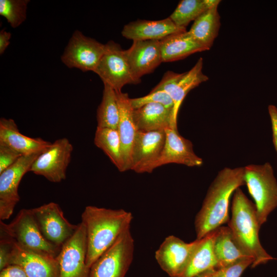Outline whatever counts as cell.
<instances>
[{
  "instance_id": "cell-1",
  "label": "cell",
  "mask_w": 277,
  "mask_h": 277,
  "mask_svg": "<svg viewBox=\"0 0 277 277\" xmlns=\"http://www.w3.org/2000/svg\"><path fill=\"white\" fill-rule=\"evenodd\" d=\"M244 173V167H225L219 171L195 216L196 239L228 222L230 199L236 189L245 184Z\"/></svg>"
},
{
  "instance_id": "cell-2",
  "label": "cell",
  "mask_w": 277,
  "mask_h": 277,
  "mask_svg": "<svg viewBox=\"0 0 277 277\" xmlns=\"http://www.w3.org/2000/svg\"><path fill=\"white\" fill-rule=\"evenodd\" d=\"M133 216L123 209L87 206L82 214L87 235L86 263L90 268L125 230L130 228Z\"/></svg>"
},
{
  "instance_id": "cell-3",
  "label": "cell",
  "mask_w": 277,
  "mask_h": 277,
  "mask_svg": "<svg viewBox=\"0 0 277 277\" xmlns=\"http://www.w3.org/2000/svg\"><path fill=\"white\" fill-rule=\"evenodd\" d=\"M228 226L240 247L254 259L252 268L273 259L260 243L259 233L261 226L255 206L240 187L233 194L231 217Z\"/></svg>"
},
{
  "instance_id": "cell-4",
  "label": "cell",
  "mask_w": 277,
  "mask_h": 277,
  "mask_svg": "<svg viewBox=\"0 0 277 277\" xmlns=\"http://www.w3.org/2000/svg\"><path fill=\"white\" fill-rule=\"evenodd\" d=\"M244 179L249 193L254 201L260 226L267 220L277 207V181L273 169L268 162L244 167Z\"/></svg>"
},
{
  "instance_id": "cell-5",
  "label": "cell",
  "mask_w": 277,
  "mask_h": 277,
  "mask_svg": "<svg viewBox=\"0 0 277 277\" xmlns=\"http://www.w3.org/2000/svg\"><path fill=\"white\" fill-rule=\"evenodd\" d=\"M1 236L21 247L56 257L61 248L48 242L41 233L30 209H23L9 224L0 222Z\"/></svg>"
},
{
  "instance_id": "cell-6",
  "label": "cell",
  "mask_w": 277,
  "mask_h": 277,
  "mask_svg": "<svg viewBox=\"0 0 277 277\" xmlns=\"http://www.w3.org/2000/svg\"><path fill=\"white\" fill-rule=\"evenodd\" d=\"M134 251V241L129 228L92 265L89 277H125L132 262Z\"/></svg>"
},
{
  "instance_id": "cell-7",
  "label": "cell",
  "mask_w": 277,
  "mask_h": 277,
  "mask_svg": "<svg viewBox=\"0 0 277 277\" xmlns=\"http://www.w3.org/2000/svg\"><path fill=\"white\" fill-rule=\"evenodd\" d=\"M105 45L104 53L94 72L104 85L109 86L118 92L122 91L125 85L141 83L132 72L125 50L112 41Z\"/></svg>"
},
{
  "instance_id": "cell-8",
  "label": "cell",
  "mask_w": 277,
  "mask_h": 277,
  "mask_svg": "<svg viewBox=\"0 0 277 277\" xmlns=\"http://www.w3.org/2000/svg\"><path fill=\"white\" fill-rule=\"evenodd\" d=\"M73 150V146L68 138L57 139L38 155L30 171L51 182L60 183L66 178Z\"/></svg>"
},
{
  "instance_id": "cell-9",
  "label": "cell",
  "mask_w": 277,
  "mask_h": 277,
  "mask_svg": "<svg viewBox=\"0 0 277 277\" xmlns=\"http://www.w3.org/2000/svg\"><path fill=\"white\" fill-rule=\"evenodd\" d=\"M87 235L81 222L73 234L62 245L56 257L58 277H89L90 268L86 263Z\"/></svg>"
},
{
  "instance_id": "cell-10",
  "label": "cell",
  "mask_w": 277,
  "mask_h": 277,
  "mask_svg": "<svg viewBox=\"0 0 277 277\" xmlns=\"http://www.w3.org/2000/svg\"><path fill=\"white\" fill-rule=\"evenodd\" d=\"M30 210L44 238L58 247L61 248L77 227L65 218L57 203L50 202Z\"/></svg>"
},
{
  "instance_id": "cell-11",
  "label": "cell",
  "mask_w": 277,
  "mask_h": 277,
  "mask_svg": "<svg viewBox=\"0 0 277 277\" xmlns=\"http://www.w3.org/2000/svg\"><path fill=\"white\" fill-rule=\"evenodd\" d=\"M105 47V44L75 30L65 49L61 60L69 68L94 72L104 53Z\"/></svg>"
},
{
  "instance_id": "cell-12",
  "label": "cell",
  "mask_w": 277,
  "mask_h": 277,
  "mask_svg": "<svg viewBox=\"0 0 277 277\" xmlns=\"http://www.w3.org/2000/svg\"><path fill=\"white\" fill-rule=\"evenodd\" d=\"M40 154V153H39ZM39 154L21 156L15 163L0 173V219H8L19 201L18 186L24 175Z\"/></svg>"
},
{
  "instance_id": "cell-13",
  "label": "cell",
  "mask_w": 277,
  "mask_h": 277,
  "mask_svg": "<svg viewBox=\"0 0 277 277\" xmlns=\"http://www.w3.org/2000/svg\"><path fill=\"white\" fill-rule=\"evenodd\" d=\"M203 60L200 57L187 72L178 73L167 71L151 91H164L170 95L174 103L173 116L176 121L181 104L188 93L208 80V76L203 73Z\"/></svg>"
},
{
  "instance_id": "cell-14",
  "label": "cell",
  "mask_w": 277,
  "mask_h": 277,
  "mask_svg": "<svg viewBox=\"0 0 277 277\" xmlns=\"http://www.w3.org/2000/svg\"><path fill=\"white\" fill-rule=\"evenodd\" d=\"M201 239L186 243L174 235L166 237L155 252L161 268L170 277H177L188 264Z\"/></svg>"
},
{
  "instance_id": "cell-15",
  "label": "cell",
  "mask_w": 277,
  "mask_h": 277,
  "mask_svg": "<svg viewBox=\"0 0 277 277\" xmlns=\"http://www.w3.org/2000/svg\"><path fill=\"white\" fill-rule=\"evenodd\" d=\"M166 138L165 130L137 131L134 142L131 170L136 173H151L160 156Z\"/></svg>"
},
{
  "instance_id": "cell-16",
  "label": "cell",
  "mask_w": 277,
  "mask_h": 277,
  "mask_svg": "<svg viewBox=\"0 0 277 277\" xmlns=\"http://www.w3.org/2000/svg\"><path fill=\"white\" fill-rule=\"evenodd\" d=\"M5 238L10 243L8 265L21 267L28 277H58L56 257L24 248L11 240Z\"/></svg>"
},
{
  "instance_id": "cell-17",
  "label": "cell",
  "mask_w": 277,
  "mask_h": 277,
  "mask_svg": "<svg viewBox=\"0 0 277 277\" xmlns=\"http://www.w3.org/2000/svg\"><path fill=\"white\" fill-rule=\"evenodd\" d=\"M166 138L164 146L155 164V169L161 166L174 163L188 167H199L203 160L194 152L190 141L181 135L177 128L169 127L165 129Z\"/></svg>"
},
{
  "instance_id": "cell-18",
  "label": "cell",
  "mask_w": 277,
  "mask_h": 277,
  "mask_svg": "<svg viewBox=\"0 0 277 277\" xmlns=\"http://www.w3.org/2000/svg\"><path fill=\"white\" fill-rule=\"evenodd\" d=\"M125 52L132 72L139 81L144 75L152 72L163 62L159 41H133L131 46Z\"/></svg>"
},
{
  "instance_id": "cell-19",
  "label": "cell",
  "mask_w": 277,
  "mask_h": 277,
  "mask_svg": "<svg viewBox=\"0 0 277 277\" xmlns=\"http://www.w3.org/2000/svg\"><path fill=\"white\" fill-rule=\"evenodd\" d=\"M52 143L41 137H31L20 132L17 124L12 118L0 119V144L6 145L22 155L39 154Z\"/></svg>"
},
{
  "instance_id": "cell-20",
  "label": "cell",
  "mask_w": 277,
  "mask_h": 277,
  "mask_svg": "<svg viewBox=\"0 0 277 277\" xmlns=\"http://www.w3.org/2000/svg\"><path fill=\"white\" fill-rule=\"evenodd\" d=\"M169 17L159 21L138 19L125 25L121 32L125 38L135 41H161L167 36L186 31Z\"/></svg>"
},
{
  "instance_id": "cell-21",
  "label": "cell",
  "mask_w": 277,
  "mask_h": 277,
  "mask_svg": "<svg viewBox=\"0 0 277 277\" xmlns=\"http://www.w3.org/2000/svg\"><path fill=\"white\" fill-rule=\"evenodd\" d=\"M133 118L138 131H154L177 128L172 109L159 103L146 104L133 109Z\"/></svg>"
},
{
  "instance_id": "cell-22",
  "label": "cell",
  "mask_w": 277,
  "mask_h": 277,
  "mask_svg": "<svg viewBox=\"0 0 277 277\" xmlns=\"http://www.w3.org/2000/svg\"><path fill=\"white\" fill-rule=\"evenodd\" d=\"M116 95L120 110L117 130L121 142L126 171L130 169L132 148L138 130L133 120V109L128 93L121 91L116 92Z\"/></svg>"
},
{
  "instance_id": "cell-23",
  "label": "cell",
  "mask_w": 277,
  "mask_h": 277,
  "mask_svg": "<svg viewBox=\"0 0 277 277\" xmlns=\"http://www.w3.org/2000/svg\"><path fill=\"white\" fill-rule=\"evenodd\" d=\"M163 62L184 59L193 53L208 50L185 32L171 34L160 41Z\"/></svg>"
},
{
  "instance_id": "cell-24",
  "label": "cell",
  "mask_w": 277,
  "mask_h": 277,
  "mask_svg": "<svg viewBox=\"0 0 277 277\" xmlns=\"http://www.w3.org/2000/svg\"><path fill=\"white\" fill-rule=\"evenodd\" d=\"M216 229L201 239L186 268L177 277H196L206 271L217 268L213 250Z\"/></svg>"
},
{
  "instance_id": "cell-25",
  "label": "cell",
  "mask_w": 277,
  "mask_h": 277,
  "mask_svg": "<svg viewBox=\"0 0 277 277\" xmlns=\"http://www.w3.org/2000/svg\"><path fill=\"white\" fill-rule=\"evenodd\" d=\"M213 250L217 262V268L246 258L252 257L238 244L228 226H222L216 229Z\"/></svg>"
},
{
  "instance_id": "cell-26",
  "label": "cell",
  "mask_w": 277,
  "mask_h": 277,
  "mask_svg": "<svg viewBox=\"0 0 277 277\" xmlns=\"http://www.w3.org/2000/svg\"><path fill=\"white\" fill-rule=\"evenodd\" d=\"M218 6L215 5L204 12L187 31L193 39L208 50L217 36L221 26Z\"/></svg>"
},
{
  "instance_id": "cell-27",
  "label": "cell",
  "mask_w": 277,
  "mask_h": 277,
  "mask_svg": "<svg viewBox=\"0 0 277 277\" xmlns=\"http://www.w3.org/2000/svg\"><path fill=\"white\" fill-rule=\"evenodd\" d=\"M94 143L120 171H125L122 144L117 130L96 127Z\"/></svg>"
},
{
  "instance_id": "cell-28",
  "label": "cell",
  "mask_w": 277,
  "mask_h": 277,
  "mask_svg": "<svg viewBox=\"0 0 277 277\" xmlns=\"http://www.w3.org/2000/svg\"><path fill=\"white\" fill-rule=\"evenodd\" d=\"M220 2V0H182L169 17L177 27L186 29L191 21Z\"/></svg>"
},
{
  "instance_id": "cell-29",
  "label": "cell",
  "mask_w": 277,
  "mask_h": 277,
  "mask_svg": "<svg viewBox=\"0 0 277 277\" xmlns=\"http://www.w3.org/2000/svg\"><path fill=\"white\" fill-rule=\"evenodd\" d=\"M101 102L96 111L97 127L117 130L120 110L116 91L104 85Z\"/></svg>"
},
{
  "instance_id": "cell-30",
  "label": "cell",
  "mask_w": 277,
  "mask_h": 277,
  "mask_svg": "<svg viewBox=\"0 0 277 277\" xmlns=\"http://www.w3.org/2000/svg\"><path fill=\"white\" fill-rule=\"evenodd\" d=\"M28 0H0V15L15 28L26 19Z\"/></svg>"
},
{
  "instance_id": "cell-31",
  "label": "cell",
  "mask_w": 277,
  "mask_h": 277,
  "mask_svg": "<svg viewBox=\"0 0 277 277\" xmlns=\"http://www.w3.org/2000/svg\"><path fill=\"white\" fill-rule=\"evenodd\" d=\"M130 102L133 109L146 104L154 103L162 104L166 108L172 109L173 111V101L170 95L164 91H150L145 96L130 98Z\"/></svg>"
},
{
  "instance_id": "cell-32",
  "label": "cell",
  "mask_w": 277,
  "mask_h": 277,
  "mask_svg": "<svg viewBox=\"0 0 277 277\" xmlns=\"http://www.w3.org/2000/svg\"><path fill=\"white\" fill-rule=\"evenodd\" d=\"M254 262L252 257L246 258L226 266L210 270L213 277H240L244 271Z\"/></svg>"
},
{
  "instance_id": "cell-33",
  "label": "cell",
  "mask_w": 277,
  "mask_h": 277,
  "mask_svg": "<svg viewBox=\"0 0 277 277\" xmlns=\"http://www.w3.org/2000/svg\"><path fill=\"white\" fill-rule=\"evenodd\" d=\"M21 156L12 148L0 144V173L15 163Z\"/></svg>"
},
{
  "instance_id": "cell-34",
  "label": "cell",
  "mask_w": 277,
  "mask_h": 277,
  "mask_svg": "<svg viewBox=\"0 0 277 277\" xmlns=\"http://www.w3.org/2000/svg\"><path fill=\"white\" fill-rule=\"evenodd\" d=\"M10 250L9 240L1 237L0 240V270L8 266V256Z\"/></svg>"
},
{
  "instance_id": "cell-35",
  "label": "cell",
  "mask_w": 277,
  "mask_h": 277,
  "mask_svg": "<svg viewBox=\"0 0 277 277\" xmlns=\"http://www.w3.org/2000/svg\"><path fill=\"white\" fill-rule=\"evenodd\" d=\"M0 277H28L24 269L16 265H10L1 270Z\"/></svg>"
},
{
  "instance_id": "cell-36",
  "label": "cell",
  "mask_w": 277,
  "mask_h": 277,
  "mask_svg": "<svg viewBox=\"0 0 277 277\" xmlns=\"http://www.w3.org/2000/svg\"><path fill=\"white\" fill-rule=\"evenodd\" d=\"M268 110L271 123L273 143L277 152V108L274 105H270Z\"/></svg>"
},
{
  "instance_id": "cell-37",
  "label": "cell",
  "mask_w": 277,
  "mask_h": 277,
  "mask_svg": "<svg viewBox=\"0 0 277 277\" xmlns=\"http://www.w3.org/2000/svg\"><path fill=\"white\" fill-rule=\"evenodd\" d=\"M11 36L10 32L2 30L0 32V54L2 55L7 48L10 44Z\"/></svg>"
},
{
  "instance_id": "cell-38",
  "label": "cell",
  "mask_w": 277,
  "mask_h": 277,
  "mask_svg": "<svg viewBox=\"0 0 277 277\" xmlns=\"http://www.w3.org/2000/svg\"><path fill=\"white\" fill-rule=\"evenodd\" d=\"M196 277H213L211 274L210 270L206 271Z\"/></svg>"
}]
</instances>
